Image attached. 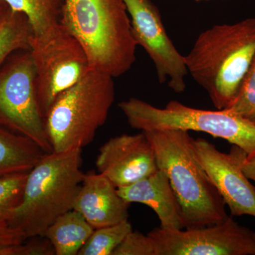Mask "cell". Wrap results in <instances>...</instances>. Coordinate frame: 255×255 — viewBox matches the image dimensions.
Segmentation results:
<instances>
[{
    "label": "cell",
    "instance_id": "obj_9",
    "mask_svg": "<svg viewBox=\"0 0 255 255\" xmlns=\"http://www.w3.org/2000/svg\"><path fill=\"white\" fill-rule=\"evenodd\" d=\"M155 255H255L254 232L228 216L225 222L191 229L156 228L148 233Z\"/></svg>",
    "mask_w": 255,
    "mask_h": 255
},
{
    "label": "cell",
    "instance_id": "obj_2",
    "mask_svg": "<svg viewBox=\"0 0 255 255\" xmlns=\"http://www.w3.org/2000/svg\"><path fill=\"white\" fill-rule=\"evenodd\" d=\"M60 23L79 42L90 68L118 78L136 60L124 0H64Z\"/></svg>",
    "mask_w": 255,
    "mask_h": 255
},
{
    "label": "cell",
    "instance_id": "obj_22",
    "mask_svg": "<svg viewBox=\"0 0 255 255\" xmlns=\"http://www.w3.org/2000/svg\"><path fill=\"white\" fill-rule=\"evenodd\" d=\"M112 255H155V247L148 235L132 230Z\"/></svg>",
    "mask_w": 255,
    "mask_h": 255
},
{
    "label": "cell",
    "instance_id": "obj_13",
    "mask_svg": "<svg viewBox=\"0 0 255 255\" xmlns=\"http://www.w3.org/2000/svg\"><path fill=\"white\" fill-rule=\"evenodd\" d=\"M130 204L108 178L91 171L84 175L73 209L97 229L127 221Z\"/></svg>",
    "mask_w": 255,
    "mask_h": 255
},
{
    "label": "cell",
    "instance_id": "obj_15",
    "mask_svg": "<svg viewBox=\"0 0 255 255\" xmlns=\"http://www.w3.org/2000/svg\"><path fill=\"white\" fill-rule=\"evenodd\" d=\"M94 231L80 213L72 209L55 220L43 237L50 242L55 255H78Z\"/></svg>",
    "mask_w": 255,
    "mask_h": 255
},
{
    "label": "cell",
    "instance_id": "obj_17",
    "mask_svg": "<svg viewBox=\"0 0 255 255\" xmlns=\"http://www.w3.org/2000/svg\"><path fill=\"white\" fill-rule=\"evenodd\" d=\"M33 34L27 16L10 8L0 24V66L10 55L21 50H29Z\"/></svg>",
    "mask_w": 255,
    "mask_h": 255
},
{
    "label": "cell",
    "instance_id": "obj_14",
    "mask_svg": "<svg viewBox=\"0 0 255 255\" xmlns=\"http://www.w3.org/2000/svg\"><path fill=\"white\" fill-rule=\"evenodd\" d=\"M127 201L145 204L157 214L160 228L183 229L182 208L167 174L162 169L129 185L117 188Z\"/></svg>",
    "mask_w": 255,
    "mask_h": 255
},
{
    "label": "cell",
    "instance_id": "obj_19",
    "mask_svg": "<svg viewBox=\"0 0 255 255\" xmlns=\"http://www.w3.org/2000/svg\"><path fill=\"white\" fill-rule=\"evenodd\" d=\"M132 231L128 220L112 226L97 228L79 252L78 255H112L116 248Z\"/></svg>",
    "mask_w": 255,
    "mask_h": 255
},
{
    "label": "cell",
    "instance_id": "obj_1",
    "mask_svg": "<svg viewBox=\"0 0 255 255\" xmlns=\"http://www.w3.org/2000/svg\"><path fill=\"white\" fill-rule=\"evenodd\" d=\"M184 57L188 73L206 90L216 110L228 108L255 58V18L203 31Z\"/></svg>",
    "mask_w": 255,
    "mask_h": 255
},
{
    "label": "cell",
    "instance_id": "obj_4",
    "mask_svg": "<svg viewBox=\"0 0 255 255\" xmlns=\"http://www.w3.org/2000/svg\"><path fill=\"white\" fill-rule=\"evenodd\" d=\"M82 149L44 154L28 172L19 205L8 219L9 227L26 238L43 237L61 215L73 209L85 174Z\"/></svg>",
    "mask_w": 255,
    "mask_h": 255
},
{
    "label": "cell",
    "instance_id": "obj_6",
    "mask_svg": "<svg viewBox=\"0 0 255 255\" xmlns=\"http://www.w3.org/2000/svg\"><path fill=\"white\" fill-rule=\"evenodd\" d=\"M130 127L141 131L181 129L203 132L227 140L255 157V125L228 110H199L172 100L158 108L137 98L119 103Z\"/></svg>",
    "mask_w": 255,
    "mask_h": 255
},
{
    "label": "cell",
    "instance_id": "obj_20",
    "mask_svg": "<svg viewBox=\"0 0 255 255\" xmlns=\"http://www.w3.org/2000/svg\"><path fill=\"white\" fill-rule=\"evenodd\" d=\"M28 172L0 177V223H6L21 203Z\"/></svg>",
    "mask_w": 255,
    "mask_h": 255
},
{
    "label": "cell",
    "instance_id": "obj_3",
    "mask_svg": "<svg viewBox=\"0 0 255 255\" xmlns=\"http://www.w3.org/2000/svg\"><path fill=\"white\" fill-rule=\"evenodd\" d=\"M143 132L153 147L159 168L168 176L180 204L183 229L225 222L229 216L226 203L196 159L189 131L157 129Z\"/></svg>",
    "mask_w": 255,
    "mask_h": 255
},
{
    "label": "cell",
    "instance_id": "obj_16",
    "mask_svg": "<svg viewBox=\"0 0 255 255\" xmlns=\"http://www.w3.org/2000/svg\"><path fill=\"white\" fill-rule=\"evenodd\" d=\"M44 154L27 137L0 127V177L29 172Z\"/></svg>",
    "mask_w": 255,
    "mask_h": 255
},
{
    "label": "cell",
    "instance_id": "obj_10",
    "mask_svg": "<svg viewBox=\"0 0 255 255\" xmlns=\"http://www.w3.org/2000/svg\"><path fill=\"white\" fill-rule=\"evenodd\" d=\"M132 35L155 65L159 83H167L177 94L185 91L188 70L185 57L169 38L158 9L150 0H124Z\"/></svg>",
    "mask_w": 255,
    "mask_h": 255
},
{
    "label": "cell",
    "instance_id": "obj_5",
    "mask_svg": "<svg viewBox=\"0 0 255 255\" xmlns=\"http://www.w3.org/2000/svg\"><path fill=\"white\" fill-rule=\"evenodd\" d=\"M114 100L113 77L94 70L61 94L45 118L53 152L82 149L92 142Z\"/></svg>",
    "mask_w": 255,
    "mask_h": 255
},
{
    "label": "cell",
    "instance_id": "obj_11",
    "mask_svg": "<svg viewBox=\"0 0 255 255\" xmlns=\"http://www.w3.org/2000/svg\"><path fill=\"white\" fill-rule=\"evenodd\" d=\"M194 156L222 196L231 215L255 217V187L241 168L246 152L233 145L223 153L202 137L192 138Z\"/></svg>",
    "mask_w": 255,
    "mask_h": 255
},
{
    "label": "cell",
    "instance_id": "obj_27",
    "mask_svg": "<svg viewBox=\"0 0 255 255\" xmlns=\"http://www.w3.org/2000/svg\"><path fill=\"white\" fill-rule=\"evenodd\" d=\"M254 241H255V232H254Z\"/></svg>",
    "mask_w": 255,
    "mask_h": 255
},
{
    "label": "cell",
    "instance_id": "obj_18",
    "mask_svg": "<svg viewBox=\"0 0 255 255\" xmlns=\"http://www.w3.org/2000/svg\"><path fill=\"white\" fill-rule=\"evenodd\" d=\"M14 11L27 16L33 33H40L60 23L64 0H4Z\"/></svg>",
    "mask_w": 255,
    "mask_h": 255
},
{
    "label": "cell",
    "instance_id": "obj_25",
    "mask_svg": "<svg viewBox=\"0 0 255 255\" xmlns=\"http://www.w3.org/2000/svg\"><path fill=\"white\" fill-rule=\"evenodd\" d=\"M10 7L6 4L4 0H0V24L2 22L3 20L7 14Z\"/></svg>",
    "mask_w": 255,
    "mask_h": 255
},
{
    "label": "cell",
    "instance_id": "obj_12",
    "mask_svg": "<svg viewBox=\"0 0 255 255\" xmlns=\"http://www.w3.org/2000/svg\"><path fill=\"white\" fill-rule=\"evenodd\" d=\"M96 167L117 188L131 184L159 169L153 147L143 131L110 138L100 147Z\"/></svg>",
    "mask_w": 255,
    "mask_h": 255
},
{
    "label": "cell",
    "instance_id": "obj_24",
    "mask_svg": "<svg viewBox=\"0 0 255 255\" xmlns=\"http://www.w3.org/2000/svg\"><path fill=\"white\" fill-rule=\"evenodd\" d=\"M241 168L246 177L255 182V157L248 158V155H245L242 160Z\"/></svg>",
    "mask_w": 255,
    "mask_h": 255
},
{
    "label": "cell",
    "instance_id": "obj_26",
    "mask_svg": "<svg viewBox=\"0 0 255 255\" xmlns=\"http://www.w3.org/2000/svg\"><path fill=\"white\" fill-rule=\"evenodd\" d=\"M195 1H208V0H195Z\"/></svg>",
    "mask_w": 255,
    "mask_h": 255
},
{
    "label": "cell",
    "instance_id": "obj_23",
    "mask_svg": "<svg viewBox=\"0 0 255 255\" xmlns=\"http://www.w3.org/2000/svg\"><path fill=\"white\" fill-rule=\"evenodd\" d=\"M26 240L21 231L0 223V255H26Z\"/></svg>",
    "mask_w": 255,
    "mask_h": 255
},
{
    "label": "cell",
    "instance_id": "obj_7",
    "mask_svg": "<svg viewBox=\"0 0 255 255\" xmlns=\"http://www.w3.org/2000/svg\"><path fill=\"white\" fill-rule=\"evenodd\" d=\"M36 70L37 96L43 118L64 92L90 72V63L80 42L60 23L29 39Z\"/></svg>",
    "mask_w": 255,
    "mask_h": 255
},
{
    "label": "cell",
    "instance_id": "obj_21",
    "mask_svg": "<svg viewBox=\"0 0 255 255\" xmlns=\"http://www.w3.org/2000/svg\"><path fill=\"white\" fill-rule=\"evenodd\" d=\"M255 125V58L236 99L228 108Z\"/></svg>",
    "mask_w": 255,
    "mask_h": 255
},
{
    "label": "cell",
    "instance_id": "obj_8",
    "mask_svg": "<svg viewBox=\"0 0 255 255\" xmlns=\"http://www.w3.org/2000/svg\"><path fill=\"white\" fill-rule=\"evenodd\" d=\"M0 127L27 137L45 153L53 152L38 105L29 50L15 52L0 66Z\"/></svg>",
    "mask_w": 255,
    "mask_h": 255
}]
</instances>
